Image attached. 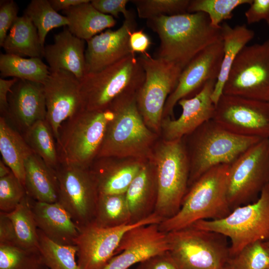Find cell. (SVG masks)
Here are the masks:
<instances>
[{
	"label": "cell",
	"instance_id": "25",
	"mask_svg": "<svg viewBox=\"0 0 269 269\" xmlns=\"http://www.w3.org/2000/svg\"><path fill=\"white\" fill-rule=\"evenodd\" d=\"M125 195L132 223L141 221L154 213L157 187L155 169L149 158L130 185Z\"/></svg>",
	"mask_w": 269,
	"mask_h": 269
},
{
	"label": "cell",
	"instance_id": "42",
	"mask_svg": "<svg viewBox=\"0 0 269 269\" xmlns=\"http://www.w3.org/2000/svg\"><path fill=\"white\" fill-rule=\"evenodd\" d=\"M129 0H93L91 3L101 12L110 15L114 18H119L122 13L125 19H129L134 17L132 11L127 9Z\"/></svg>",
	"mask_w": 269,
	"mask_h": 269
},
{
	"label": "cell",
	"instance_id": "29",
	"mask_svg": "<svg viewBox=\"0 0 269 269\" xmlns=\"http://www.w3.org/2000/svg\"><path fill=\"white\" fill-rule=\"evenodd\" d=\"M0 152L2 160L23 184L24 161L34 152L22 134L4 117H0Z\"/></svg>",
	"mask_w": 269,
	"mask_h": 269
},
{
	"label": "cell",
	"instance_id": "38",
	"mask_svg": "<svg viewBox=\"0 0 269 269\" xmlns=\"http://www.w3.org/2000/svg\"><path fill=\"white\" fill-rule=\"evenodd\" d=\"M253 0H190L188 13L206 14L212 25L220 28L221 23L232 18L233 10L243 4H250Z\"/></svg>",
	"mask_w": 269,
	"mask_h": 269
},
{
	"label": "cell",
	"instance_id": "49",
	"mask_svg": "<svg viewBox=\"0 0 269 269\" xmlns=\"http://www.w3.org/2000/svg\"><path fill=\"white\" fill-rule=\"evenodd\" d=\"M89 1V0H49L51 6L57 12L61 10L64 11L71 7Z\"/></svg>",
	"mask_w": 269,
	"mask_h": 269
},
{
	"label": "cell",
	"instance_id": "43",
	"mask_svg": "<svg viewBox=\"0 0 269 269\" xmlns=\"http://www.w3.org/2000/svg\"><path fill=\"white\" fill-rule=\"evenodd\" d=\"M18 7L12 0L1 1L0 5V46L2 47L8 30L18 17Z\"/></svg>",
	"mask_w": 269,
	"mask_h": 269
},
{
	"label": "cell",
	"instance_id": "24",
	"mask_svg": "<svg viewBox=\"0 0 269 269\" xmlns=\"http://www.w3.org/2000/svg\"><path fill=\"white\" fill-rule=\"evenodd\" d=\"M31 204L38 229L57 244L75 245L79 228L58 202H40L31 199Z\"/></svg>",
	"mask_w": 269,
	"mask_h": 269
},
{
	"label": "cell",
	"instance_id": "30",
	"mask_svg": "<svg viewBox=\"0 0 269 269\" xmlns=\"http://www.w3.org/2000/svg\"><path fill=\"white\" fill-rule=\"evenodd\" d=\"M2 47L5 53L30 58L43 57L44 49L41 45L36 28L25 14L16 18Z\"/></svg>",
	"mask_w": 269,
	"mask_h": 269
},
{
	"label": "cell",
	"instance_id": "19",
	"mask_svg": "<svg viewBox=\"0 0 269 269\" xmlns=\"http://www.w3.org/2000/svg\"><path fill=\"white\" fill-rule=\"evenodd\" d=\"M216 82L208 81L193 97L182 99L178 102L182 108L180 116L176 119L170 117L162 119L160 132L162 139H181L213 119L215 105L212 95Z\"/></svg>",
	"mask_w": 269,
	"mask_h": 269
},
{
	"label": "cell",
	"instance_id": "3",
	"mask_svg": "<svg viewBox=\"0 0 269 269\" xmlns=\"http://www.w3.org/2000/svg\"><path fill=\"white\" fill-rule=\"evenodd\" d=\"M182 139L189 164V187L211 168L231 164L262 139L233 134L212 119Z\"/></svg>",
	"mask_w": 269,
	"mask_h": 269
},
{
	"label": "cell",
	"instance_id": "40",
	"mask_svg": "<svg viewBox=\"0 0 269 269\" xmlns=\"http://www.w3.org/2000/svg\"><path fill=\"white\" fill-rule=\"evenodd\" d=\"M234 269H269V249L265 242L250 244L230 258Z\"/></svg>",
	"mask_w": 269,
	"mask_h": 269
},
{
	"label": "cell",
	"instance_id": "10",
	"mask_svg": "<svg viewBox=\"0 0 269 269\" xmlns=\"http://www.w3.org/2000/svg\"><path fill=\"white\" fill-rule=\"evenodd\" d=\"M137 59L145 73L137 93V108L147 127L159 135L166 101L175 89L183 69L148 53L140 54Z\"/></svg>",
	"mask_w": 269,
	"mask_h": 269
},
{
	"label": "cell",
	"instance_id": "32",
	"mask_svg": "<svg viewBox=\"0 0 269 269\" xmlns=\"http://www.w3.org/2000/svg\"><path fill=\"white\" fill-rule=\"evenodd\" d=\"M32 150L54 170L60 163L56 139L51 127L45 120L35 122L21 134Z\"/></svg>",
	"mask_w": 269,
	"mask_h": 269
},
{
	"label": "cell",
	"instance_id": "12",
	"mask_svg": "<svg viewBox=\"0 0 269 269\" xmlns=\"http://www.w3.org/2000/svg\"><path fill=\"white\" fill-rule=\"evenodd\" d=\"M223 94L269 102V39L246 45L236 58Z\"/></svg>",
	"mask_w": 269,
	"mask_h": 269
},
{
	"label": "cell",
	"instance_id": "8",
	"mask_svg": "<svg viewBox=\"0 0 269 269\" xmlns=\"http://www.w3.org/2000/svg\"><path fill=\"white\" fill-rule=\"evenodd\" d=\"M144 79V71L135 54L100 71L86 74L80 80L83 110L108 109L120 95L138 91Z\"/></svg>",
	"mask_w": 269,
	"mask_h": 269
},
{
	"label": "cell",
	"instance_id": "13",
	"mask_svg": "<svg viewBox=\"0 0 269 269\" xmlns=\"http://www.w3.org/2000/svg\"><path fill=\"white\" fill-rule=\"evenodd\" d=\"M58 183V202L79 228L93 222L99 196L89 168L60 162L55 169Z\"/></svg>",
	"mask_w": 269,
	"mask_h": 269
},
{
	"label": "cell",
	"instance_id": "18",
	"mask_svg": "<svg viewBox=\"0 0 269 269\" xmlns=\"http://www.w3.org/2000/svg\"><path fill=\"white\" fill-rule=\"evenodd\" d=\"M168 251L167 234L159 229L158 224L136 226L124 234L116 255L101 269H129Z\"/></svg>",
	"mask_w": 269,
	"mask_h": 269
},
{
	"label": "cell",
	"instance_id": "5",
	"mask_svg": "<svg viewBox=\"0 0 269 269\" xmlns=\"http://www.w3.org/2000/svg\"><path fill=\"white\" fill-rule=\"evenodd\" d=\"M158 142L149 159L155 169L157 187L154 213L163 221L180 208L188 188L189 164L182 138Z\"/></svg>",
	"mask_w": 269,
	"mask_h": 269
},
{
	"label": "cell",
	"instance_id": "35",
	"mask_svg": "<svg viewBox=\"0 0 269 269\" xmlns=\"http://www.w3.org/2000/svg\"><path fill=\"white\" fill-rule=\"evenodd\" d=\"M32 21L37 29L42 47L44 48L46 37L54 28L68 26L65 15L55 11L48 0H32L26 7L24 14Z\"/></svg>",
	"mask_w": 269,
	"mask_h": 269
},
{
	"label": "cell",
	"instance_id": "51",
	"mask_svg": "<svg viewBox=\"0 0 269 269\" xmlns=\"http://www.w3.org/2000/svg\"><path fill=\"white\" fill-rule=\"evenodd\" d=\"M220 269H234L232 267V266L229 264V261H228V262Z\"/></svg>",
	"mask_w": 269,
	"mask_h": 269
},
{
	"label": "cell",
	"instance_id": "52",
	"mask_svg": "<svg viewBox=\"0 0 269 269\" xmlns=\"http://www.w3.org/2000/svg\"><path fill=\"white\" fill-rule=\"evenodd\" d=\"M265 243L266 245L267 246V247L269 249V241L265 242Z\"/></svg>",
	"mask_w": 269,
	"mask_h": 269
},
{
	"label": "cell",
	"instance_id": "16",
	"mask_svg": "<svg viewBox=\"0 0 269 269\" xmlns=\"http://www.w3.org/2000/svg\"><path fill=\"white\" fill-rule=\"evenodd\" d=\"M42 84L45 100V120L57 143L63 122L83 109L80 80L72 73L63 70L50 71Z\"/></svg>",
	"mask_w": 269,
	"mask_h": 269
},
{
	"label": "cell",
	"instance_id": "26",
	"mask_svg": "<svg viewBox=\"0 0 269 269\" xmlns=\"http://www.w3.org/2000/svg\"><path fill=\"white\" fill-rule=\"evenodd\" d=\"M24 183L28 196L34 201H58V183L55 170L34 152L24 161Z\"/></svg>",
	"mask_w": 269,
	"mask_h": 269
},
{
	"label": "cell",
	"instance_id": "37",
	"mask_svg": "<svg viewBox=\"0 0 269 269\" xmlns=\"http://www.w3.org/2000/svg\"><path fill=\"white\" fill-rule=\"evenodd\" d=\"M0 269H48L38 249L0 244Z\"/></svg>",
	"mask_w": 269,
	"mask_h": 269
},
{
	"label": "cell",
	"instance_id": "39",
	"mask_svg": "<svg viewBox=\"0 0 269 269\" xmlns=\"http://www.w3.org/2000/svg\"><path fill=\"white\" fill-rule=\"evenodd\" d=\"M139 18L150 19L160 15L171 16L187 12L190 0H134Z\"/></svg>",
	"mask_w": 269,
	"mask_h": 269
},
{
	"label": "cell",
	"instance_id": "28",
	"mask_svg": "<svg viewBox=\"0 0 269 269\" xmlns=\"http://www.w3.org/2000/svg\"><path fill=\"white\" fill-rule=\"evenodd\" d=\"M63 11L69 22L68 30L86 41L103 30L113 27L117 22L113 16L98 10L91 0Z\"/></svg>",
	"mask_w": 269,
	"mask_h": 269
},
{
	"label": "cell",
	"instance_id": "11",
	"mask_svg": "<svg viewBox=\"0 0 269 269\" xmlns=\"http://www.w3.org/2000/svg\"><path fill=\"white\" fill-rule=\"evenodd\" d=\"M269 183V138H265L229 165L227 195L230 208L256 199Z\"/></svg>",
	"mask_w": 269,
	"mask_h": 269
},
{
	"label": "cell",
	"instance_id": "2",
	"mask_svg": "<svg viewBox=\"0 0 269 269\" xmlns=\"http://www.w3.org/2000/svg\"><path fill=\"white\" fill-rule=\"evenodd\" d=\"M137 92L120 95L109 107L113 117L107 125L96 158L148 159L150 157L159 135L147 127L139 112Z\"/></svg>",
	"mask_w": 269,
	"mask_h": 269
},
{
	"label": "cell",
	"instance_id": "47",
	"mask_svg": "<svg viewBox=\"0 0 269 269\" xmlns=\"http://www.w3.org/2000/svg\"><path fill=\"white\" fill-rule=\"evenodd\" d=\"M0 244L17 246L12 223L6 213L0 211Z\"/></svg>",
	"mask_w": 269,
	"mask_h": 269
},
{
	"label": "cell",
	"instance_id": "17",
	"mask_svg": "<svg viewBox=\"0 0 269 269\" xmlns=\"http://www.w3.org/2000/svg\"><path fill=\"white\" fill-rule=\"evenodd\" d=\"M223 56L222 40L207 47L190 62L182 70L175 89L166 101L162 119L172 118L174 108L180 100L193 97L208 81H217Z\"/></svg>",
	"mask_w": 269,
	"mask_h": 269
},
{
	"label": "cell",
	"instance_id": "33",
	"mask_svg": "<svg viewBox=\"0 0 269 269\" xmlns=\"http://www.w3.org/2000/svg\"><path fill=\"white\" fill-rule=\"evenodd\" d=\"M93 223L103 228L133 224L125 193L99 194Z\"/></svg>",
	"mask_w": 269,
	"mask_h": 269
},
{
	"label": "cell",
	"instance_id": "1",
	"mask_svg": "<svg viewBox=\"0 0 269 269\" xmlns=\"http://www.w3.org/2000/svg\"><path fill=\"white\" fill-rule=\"evenodd\" d=\"M146 24L160 39L154 57L183 70L207 47L222 41L221 27H213L203 12L160 15L146 20Z\"/></svg>",
	"mask_w": 269,
	"mask_h": 269
},
{
	"label": "cell",
	"instance_id": "14",
	"mask_svg": "<svg viewBox=\"0 0 269 269\" xmlns=\"http://www.w3.org/2000/svg\"><path fill=\"white\" fill-rule=\"evenodd\" d=\"M212 120L237 135L269 138V102L223 94Z\"/></svg>",
	"mask_w": 269,
	"mask_h": 269
},
{
	"label": "cell",
	"instance_id": "46",
	"mask_svg": "<svg viewBox=\"0 0 269 269\" xmlns=\"http://www.w3.org/2000/svg\"><path fill=\"white\" fill-rule=\"evenodd\" d=\"M129 44L133 54L136 52L144 54L147 53V50L151 44V41L143 29L135 30L130 34Z\"/></svg>",
	"mask_w": 269,
	"mask_h": 269
},
{
	"label": "cell",
	"instance_id": "20",
	"mask_svg": "<svg viewBox=\"0 0 269 269\" xmlns=\"http://www.w3.org/2000/svg\"><path fill=\"white\" fill-rule=\"evenodd\" d=\"M136 26L135 17L125 19L117 30L107 29L88 40L85 50L86 74L100 71L133 54L129 37Z\"/></svg>",
	"mask_w": 269,
	"mask_h": 269
},
{
	"label": "cell",
	"instance_id": "6",
	"mask_svg": "<svg viewBox=\"0 0 269 269\" xmlns=\"http://www.w3.org/2000/svg\"><path fill=\"white\" fill-rule=\"evenodd\" d=\"M113 117L109 108L82 110L63 122L57 143L60 162L89 168L98 155Z\"/></svg>",
	"mask_w": 269,
	"mask_h": 269
},
{
	"label": "cell",
	"instance_id": "36",
	"mask_svg": "<svg viewBox=\"0 0 269 269\" xmlns=\"http://www.w3.org/2000/svg\"><path fill=\"white\" fill-rule=\"evenodd\" d=\"M38 250L48 269H81L76 256L75 245L57 244L38 229Z\"/></svg>",
	"mask_w": 269,
	"mask_h": 269
},
{
	"label": "cell",
	"instance_id": "21",
	"mask_svg": "<svg viewBox=\"0 0 269 269\" xmlns=\"http://www.w3.org/2000/svg\"><path fill=\"white\" fill-rule=\"evenodd\" d=\"M7 100L8 115L5 119L21 134L35 122L46 119L41 83L18 79L8 93Z\"/></svg>",
	"mask_w": 269,
	"mask_h": 269
},
{
	"label": "cell",
	"instance_id": "50",
	"mask_svg": "<svg viewBox=\"0 0 269 269\" xmlns=\"http://www.w3.org/2000/svg\"><path fill=\"white\" fill-rule=\"evenodd\" d=\"M12 171L10 169L1 159L0 160V178L9 175Z\"/></svg>",
	"mask_w": 269,
	"mask_h": 269
},
{
	"label": "cell",
	"instance_id": "34",
	"mask_svg": "<svg viewBox=\"0 0 269 269\" xmlns=\"http://www.w3.org/2000/svg\"><path fill=\"white\" fill-rule=\"evenodd\" d=\"M6 214L12 223L17 246L25 249H38V229L31 198L27 195L14 210Z\"/></svg>",
	"mask_w": 269,
	"mask_h": 269
},
{
	"label": "cell",
	"instance_id": "31",
	"mask_svg": "<svg viewBox=\"0 0 269 269\" xmlns=\"http://www.w3.org/2000/svg\"><path fill=\"white\" fill-rule=\"evenodd\" d=\"M0 71L2 77H12L41 84L50 72L41 58H25L7 53L0 55Z\"/></svg>",
	"mask_w": 269,
	"mask_h": 269
},
{
	"label": "cell",
	"instance_id": "44",
	"mask_svg": "<svg viewBox=\"0 0 269 269\" xmlns=\"http://www.w3.org/2000/svg\"><path fill=\"white\" fill-rule=\"evenodd\" d=\"M245 15L249 24L264 20L269 25V0H253Z\"/></svg>",
	"mask_w": 269,
	"mask_h": 269
},
{
	"label": "cell",
	"instance_id": "23",
	"mask_svg": "<svg viewBox=\"0 0 269 269\" xmlns=\"http://www.w3.org/2000/svg\"><path fill=\"white\" fill-rule=\"evenodd\" d=\"M85 41L67 28L54 36V43L44 47L43 55L50 71L66 70L80 80L86 74Z\"/></svg>",
	"mask_w": 269,
	"mask_h": 269
},
{
	"label": "cell",
	"instance_id": "4",
	"mask_svg": "<svg viewBox=\"0 0 269 269\" xmlns=\"http://www.w3.org/2000/svg\"><path fill=\"white\" fill-rule=\"evenodd\" d=\"M229 165L215 166L200 176L190 187L178 212L158 224L168 233L192 225L200 220L223 218L231 212L227 195Z\"/></svg>",
	"mask_w": 269,
	"mask_h": 269
},
{
	"label": "cell",
	"instance_id": "53",
	"mask_svg": "<svg viewBox=\"0 0 269 269\" xmlns=\"http://www.w3.org/2000/svg\"></svg>",
	"mask_w": 269,
	"mask_h": 269
},
{
	"label": "cell",
	"instance_id": "22",
	"mask_svg": "<svg viewBox=\"0 0 269 269\" xmlns=\"http://www.w3.org/2000/svg\"><path fill=\"white\" fill-rule=\"evenodd\" d=\"M148 159L101 157L89 168L99 194H124Z\"/></svg>",
	"mask_w": 269,
	"mask_h": 269
},
{
	"label": "cell",
	"instance_id": "27",
	"mask_svg": "<svg viewBox=\"0 0 269 269\" xmlns=\"http://www.w3.org/2000/svg\"><path fill=\"white\" fill-rule=\"evenodd\" d=\"M221 32L223 56L219 75L212 95L215 105L223 94L225 84L236 58L255 36L254 31L244 24L232 27L224 22L221 25Z\"/></svg>",
	"mask_w": 269,
	"mask_h": 269
},
{
	"label": "cell",
	"instance_id": "41",
	"mask_svg": "<svg viewBox=\"0 0 269 269\" xmlns=\"http://www.w3.org/2000/svg\"><path fill=\"white\" fill-rule=\"evenodd\" d=\"M26 195L24 186L12 172L0 178V212L12 211Z\"/></svg>",
	"mask_w": 269,
	"mask_h": 269
},
{
	"label": "cell",
	"instance_id": "45",
	"mask_svg": "<svg viewBox=\"0 0 269 269\" xmlns=\"http://www.w3.org/2000/svg\"><path fill=\"white\" fill-rule=\"evenodd\" d=\"M135 269H178L168 252L153 256L138 264Z\"/></svg>",
	"mask_w": 269,
	"mask_h": 269
},
{
	"label": "cell",
	"instance_id": "7",
	"mask_svg": "<svg viewBox=\"0 0 269 269\" xmlns=\"http://www.w3.org/2000/svg\"><path fill=\"white\" fill-rule=\"evenodd\" d=\"M191 226L229 238L230 258L250 244L269 241V183L254 202L234 208L223 218L200 220Z\"/></svg>",
	"mask_w": 269,
	"mask_h": 269
},
{
	"label": "cell",
	"instance_id": "9",
	"mask_svg": "<svg viewBox=\"0 0 269 269\" xmlns=\"http://www.w3.org/2000/svg\"><path fill=\"white\" fill-rule=\"evenodd\" d=\"M168 251L178 269H220L230 259L223 236L190 226L166 233Z\"/></svg>",
	"mask_w": 269,
	"mask_h": 269
},
{
	"label": "cell",
	"instance_id": "48",
	"mask_svg": "<svg viewBox=\"0 0 269 269\" xmlns=\"http://www.w3.org/2000/svg\"><path fill=\"white\" fill-rule=\"evenodd\" d=\"M18 79L12 78L10 79L0 78V117L6 118L8 115V95L12 86Z\"/></svg>",
	"mask_w": 269,
	"mask_h": 269
},
{
	"label": "cell",
	"instance_id": "15",
	"mask_svg": "<svg viewBox=\"0 0 269 269\" xmlns=\"http://www.w3.org/2000/svg\"><path fill=\"white\" fill-rule=\"evenodd\" d=\"M163 219L155 213L138 222L114 228H103L93 222L79 229L75 240L77 263L81 269H101L116 255L124 234L138 226L159 224Z\"/></svg>",
	"mask_w": 269,
	"mask_h": 269
}]
</instances>
